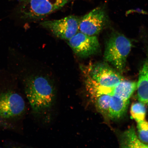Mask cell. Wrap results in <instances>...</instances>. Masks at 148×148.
I'll list each match as a JSON object with an SVG mask.
<instances>
[{"label":"cell","instance_id":"cell-1","mask_svg":"<svg viewBox=\"0 0 148 148\" xmlns=\"http://www.w3.org/2000/svg\"><path fill=\"white\" fill-rule=\"evenodd\" d=\"M25 91L33 112L36 115L49 114L54 106L56 90L49 77L41 75L30 76L25 79Z\"/></svg>","mask_w":148,"mask_h":148},{"label":"cell","instance_id":"cell-2","mask_svg":"<svg viewBox=\"0 0 148 148\" xmlns=\"http://www.w3.org/2000/svg\"><path fill=\"white\" fill-rule=\"evenodd\" d=\"M84 81L107 88L114 87L124 79L119 72L104 62L80 66Z\"/></svg>","mask_w":148,"mask_h":148},{"label":"cell","instance_id":"cell-3","mask_svg":"<svg viewBox=\"0 0 148 148\" xmlns=\"http://www.w3.org/2000/svg\"><path fill=\"white\" fill-rule=\"evenodd\" d=\"M130 40L123 35L116 33L107 40L104 51V58L116 71L122 73L132 48Z\"/></svg>","mask_w":148,"mask_h":148},{"label":"cell","instance_id":"cell-4","mask_svg":"<svg viewBox=\"0 0 148 148\" xmlns=\"http://www.w3.org/2000/svg\"><path fill=\"white\" fill-rule=\"evenodd\" d=\"M73 0H25L20 8L22 17L27 19L44 18Z\"/></svg>","mask_w":148,"mask_h":148},{"label":"cell","instance_id":"cell-5","mask_svg":"<svg viewBox=\"0 0 148 148\" xmlns=\"http://www.w3.org/2000/svg\"><path fill=\"white\" fill-rule=\"evenodd\" d=\"M25 110V101L19 94L13 91L0 94V120L7 121L19 118Z\"/></svg>","mask_w":148,"mask_h":148},{"label":"cell","instance_id":"cell-6","mask_svg":"<svg viewBox=\"0 0 148 148\" xmlns=\"http://www.w3.org/2000/svg\"><path fill=\"white\" fill-rule=\"evenodd\" d=\"M107 22V16L104 3L80 18L79 32L89 36H96L104 29Z\"/></svg>","mask_w":148,"mask_h":148},{"label":"cell","instance_id":"cell-7","mask_svg":"<svg viewBox=\"0 0 148 148\" xmlns=\"http://www.w3.org/2000/svg\"><path fill=\"white\" fill-rule=\"evenodd\" d=\"M80 18L71 15L60 20L44 21L40 25L57 38L68 40L79 32Z\"/></svg>","mask_w":148,"mask_h":148},{"label":"cell","instance_id":"cell-8","mask_svg":"<svg viewBox=\"0 0 148 148\" xmlns=\"http://www.w3.org/2000/svg\"><path fill=\"white\" fill-rule=\"evenodd\" d=\"M67 41L75 54L80 58H88L96 54L99 49V42L97 36H88L80 32Z\"/></svg>","mask_w":148,"mask_h":148},{"label":"cell","instance_id":"cell-9","mask_svg":"<svg viewBox=\"0 0 148 148\" xmlns=\"http://www.w3.org/2000/svg\"><path fill=\"white\" fill-rule=\"evenodd\" d=\"M129 100H126L112 95L109 107L108 117L113 120L120 119L127 110Z\"/></svg>","mask_w":148,"mask_h":148},{"label":"cell","instance_id":"cell-10","mask_svg":"<svg viewBox=\"0 0 148 148\" xmlns=\"http://www.w3.org/2000/svg\"><path fill=\"white\" fill-rule=\"evenodd\" d=\"M136 88V83L123 79L112 88V95L129 100Z\"/></svg>","mask_w":148,"mask_h":148},{"label":"cell","instance_id":"cell-11","mask_svg":"<svg viewBox=\"0 0 148 148\" xmlns=\"http://www.w3.org/2000/svg\"><path fill=\"white\" fill-rule=\"evenodd\" d=\"M120 143L121 147L148 148V146L140 141L135 129L132 127L123 133Z\"/></svg>","mask_w":148,"mask_h":148},{"label":"cell","instance_id":"cell-12","mask_svg":"<svg viewBox=\"0 0 148 148\" xmlns=\"http://www.w3.org/2000/svg\"><path fill=\"white\" fill-rule=\"evenodd\" d=\"M136 88L139 100L148 105V75L143 66L140 72Z\"/></svg>","mask_w":148,"mask_h":148},{"label":"cell","instance_id":"cell-13","mask_svg":"<svg viewBox=\"0 0 148 148\" xmlns=\"http://www.w3.org/2000/svg\"><path fill=\"white\" fill-rule=\"evenodd\" d=\"M112 95L106 94H99L91 96L96 108L103 115L108 117L109 107Z\"/></svg>","mask_w":148,"mask_h":148},{"label":"cell","instance_id":"cell-14","mask_svg":"<svg viewBox=\"0 0 148 148\" xmlns=\"http://www.w3.org/2000/svg\"><path fill=\"white\" fill-rule=\"evenodd\" d=\"M131 116L137 123L145 120L146 108L145 104L141 102L135 103L131 106Z\"/></svg>","mask_w":148,"mask_h":148},{"label":"cell","instance_id":"cell-15","mask_svg":"<svg viewBox=\"0 0 148 148\" xmlns=\"http://www.w3.org/2000/svg\"><path fill=\"white\" fill-rule=\"evenodd\" d=\"M137 123L138 138L142 143L148 146V122L145 120Z\"/></svg>","mask_w":148,"mask_h":148},{"label":"cell","instance_id":"cell-16","mask_svg":"<svg viewBox=\"0 0 148 148\" xmlns=\"http://www.w3.org/2000/svg\"><path fill=\"white\" fill-rule=\"evenodd\" d=\"M143 66L145 67L146 70H147V73L148 75V58L147 59V60L146 61L145 63L144 64Z\"/></svg>","mask_w":148,"mask_h":148},{"label":"cell","instance_id":"cell-17","mask_svg":"<svg viewBox=\"0 0 148 148\" xmlns=\"http://www.w3.org/2000/svg\"><path fill=\"white\" fill-rule=\"evenodd\" d=\"M19 1H21L23 2V1H25V0H19Z\"/></svg>","mask_w":148,"mask_h":148}]
</instances>
